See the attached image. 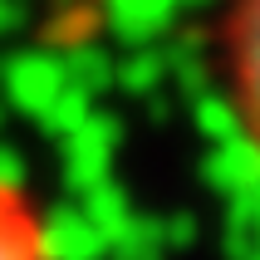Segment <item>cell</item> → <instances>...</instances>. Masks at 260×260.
Masks as SVG:
<instances>
[{"mask_svg": "<svg viewBox=\"0 0 260 260\" xmlns=\"http://www.w3.org/2000/svg\"><path fill=\"white\" fill-rule=\"evenodd\" d=\"M211 64L236 138L260 167V0H221L211 15Z\"/></svg>", "mask_w": 260, "mask_h": 260, "instance_id": "1", "label": "cell"}, {"mask_svg": "<svg viewBox=\"0 0 260 260\" xmlns=\"http://www.w3.org/2000/svg\"><path fill=\"white\" fill-rule=\"evenodd\" d=\"M0 260H64L44 202L10 172H0Z\"/></svg>", "mask_w": 260, "mask_h": 260, "instance_id": "2", "label": "cell"}]
</instances>
